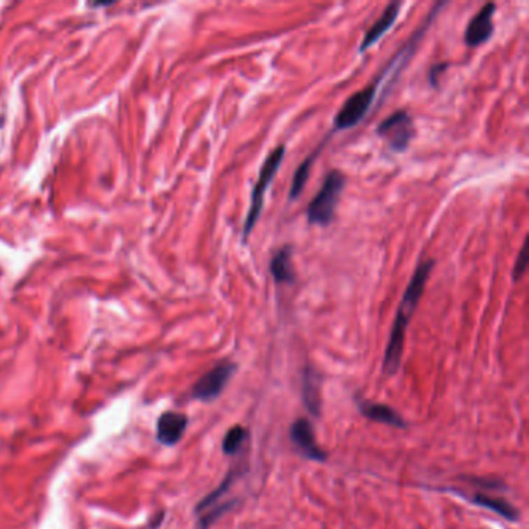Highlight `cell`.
Instances as JSON below:
<instances>
[{"label":"cell","instance_id":"cell-1","mask_svg":"<svg viewBox=\"0 0 529 529\" xmlns=\"http://www.w3.org/2000/svg\"><path fill=\"white\" fill-rule=\"evenodd\" d=\"M433 267H435L433 260H425L424 262L419 264L416 270H414V275L411 278L409 288H407L405 290L402 302H400L397 307L396 318L391 327L390 340H388L387 349H385L383 363H382V369L387 376L396 374L400 363H402L407 327H409L413 313L419 304V299L424 294L425 283L428 280V276H430V271L433 270Z\"/></svg>","mask_w":529,"mask_h":529},{"label":"cell","instance_id":"cell-2","mask_svg":"<svg viewBox=\"0 0 529 529\" xmlns=\"http://www.w3.org/2000/svg\"><path fill=\"white\" fill-rule=\"evenodd\" d=\"M284 155H285V146L280 145L267 155V159L262 163L258 181H256L255 187L252 190V197H250V209L247 213V218L244 220V230H242V242H247L248 236L252 234L253 228L256 227V224H258L261 211L264 209V197H266V191L270 187V183L274 182L278 169H280L281 163L284 160Z\"/></svg>","mask_w":529,"mask_h":529},{"label":"cell","instance_id":"cell-3","mask_svg":"<svg viewBox=\"0 0 529 529\" xmlns=\"http://www.w3.org/2000/svg\"><path fill=\"white\" fill-rule=\"evenodd\" d=\"M345 183L346 178L340 171L334 169L331 173H327L320 191L307 205L306 214L309 224L326 227L332 223L335 209H337L341 192L345 190Z\"/></svg>","mask_w":529,"mask_h":529},{"label":"cell","instance_id":"cell-4","mask_svg":"<svg viewBox=\"0 0 529 529\" xmlns=\"http://www.w3.org/2000/svg\"><path fill=\"white\" fill-rule=\"evenodd\" d=\"M385 80V71L382 70V73H379L376 80L365 85V87L359 92H355L351 97H349L345 104L340 107V111L337 112V115L334 117V126H332V135L337 131H345L349 129V127H354L355 125H359L360 121L367 115L368 111L371 109V106L376 101L379 90H381V84Z\"/></svg>","mask_w":529,"mask_h":529},{"label":"cell","instance_id":"cell-5","mask_svg":"<svg viewBox=\"0 0 529 529\" xmlns=\"http://www.w3.org/2000/svg\"><path fill=\"white\" fill-rule=\"evenodd\" d=\"M377 135L388 143L391 151L402 153L409 148L416 129L413 126V120L407 111H397L385 118L376 129Z\"/></svg>","mask_w":529,"mask_h":529},{"label":"cell","instance_id":"cell-6","mask_svg":"<svg viewBox=\"0 0 529 529\" xmlns=\"http://www.w3.org/2000/svg\"><path fill=\"white\" fill-rule=\"evenodd\" d=\"M236 371V363L233 362H220L209 373L204 374L192 387V397L202 402H211L220 396L227 383L230 382L232 376Z\"/></svg>","mask_w":529,"mask_h":529},{"label":"cell","instance_id":"cell-7","mask_svg":"<svg viewBox=\"0 0 529 529\" xmlns=\"http://www.w3.org/2000/svg\"><path fill=\"white\" fill-rule=\"evenodd\" d=\"M290 441L294 444L298 452L302 453L304 458L325 463L327 460V453L316 442V433H313L312 424L306 418L297 419L294 424L290 425Z\"/></svg>","mask_w":529,"mask_h":529},{"label":"cell","instance_id":"cell-8","mask_svg":"<svg viewBox=\"0 0 529 529\" xmlns=\"http://www.w3.org/2000/svg\"><path fill=\"white\" fill-rule=\"evenodd\" d=\"M497 10L495 3H486L467 24L464 31V41L470 48L486 44L494 34V14Z\"/></svg>","mask_w":529,"mask_h":529},{"label":"cell","instance_id":"cell-9","mask_svg":"<svg viewBox=\"0 0 529 529\" xmlns=\"http://www.w3.org/2000/svg\"><path fill=\"white\" fill-rule=\"evenodd\" d=\"M188 418L185 414L167 411L157 421V439L165 446H174L187 430Z\"/></svg>","mask_w":529,"mask_h":529},{"label":"cell","instance_id":"cell-10","mask_svg":"<svg viewBox=\"0 0 529 529\" xmlns=\"http://www.w3.org/2000/svg\"><path fill=\"white\" fill-rule=\"evenodd\" d=\"M302 397L307 411L318 418L321 413V377L312 367L303 369Z\"/></svg>","mask_w":529,"mask_h":529},{"label":"cell","instance_id":"cell-11","mask_svg":"<svg viewBox=\"0 0 529 529\" xmlns=\"http://www.w3.org/2000/svg\"><path fill=\"white\" fill-rule=\"evenodd\" d=\"M400 8H402V3L400 2H393L387 6V8H385L382 16L379 17L373 25H371V28L367 33H365L362 44H360V53L367 52L371 45H374L376 42L381 39L393 25H395V22L399 17Z\"/></svg>","mask_w":529,"mask_h":529},{"label":"cell","instance_id":"cell-12","mask_svg":"<svg viewBox=\"0 0 529 529\" xmlns=\"http://www.w3.org/2000/svg\"><path fill=\"white\" fill-rule=\"evenodd\" d=\"M357 405H359V410L363 414L365 418H368L369 421H374V423H381V424H387L393 425L397 428H405L407 423L400 414L391 409L390 405L385 404H376L371 402V400H357Z\"/></svg>","mask_w":529,"mask_h":529},{"label":"cell","instance_id":"cell-13","mask_svg":"<svg viewBox=\"0 0 529 529\" xmlns=\"http://www.w3.org/2000/svg\"><path fill=\"white\" fill-rule=\"evenodd\" d=\"M270 274L276 284H292L295 281L292 267V247L284 246L274 255L270 261Z\"/></svg>","mask_w":529,"mask_h":529},{"label":"cell","instance_id":"cell-14","mask_svg":"<svg viewBox=\"0 0 529 529\" xmlns=\"http://www.w3.org/2000/svg\"><path fill=\"white\" fill-rule=\"evenodd\" d=\"M470 502L477 506L486 507V509H489V511H494L500 517H503L509 521L519 520V509L517 507H514L505 498L491 497V495L483 494V492H477V494L472 495Z\"/></svg>","mask_w":529,"mask_h":529},{"label":"cell","instance_id":"cell-15","mask_svg":"<svg viewBox=\"0 0 529 529\" xmlns=\"http://www.w3.org/2000/svg\"><path fill=\"white\" fill-rule=\"evenodd\" d=\"M242 474H244V469H242V466H238V467H233L230 472H228L227 477L224 478V481L220 483V486H218L216 489H214L210 495H206L202 502H199L197 507H196V512L200 514L202 511H205L206 507H211L214 505H218V502L220 498H223L228 491L232 489L233 483L238 480L239 477H242Z\"/></svg>","mask_w":529,"mask_h":529},{"label":"cell","instance_id":"cell-16","mask_svg":"<svg viewBox=\"0 0 529 529\" xmlns=\"http://www.w3.org/2000/svg\"><path fill=\"white\" fill-rule=\"evenodd\" d=\"M326 140H323V143L321 145L317 146L316 151H313L307 159L302 163V165L298 167L297 173L294 176V181H292V187H290V191H289V199L290 200H295L299 197V195H302L303 190H304V185L307 182V178H309V174H311V168L313 165V160L317 159V155L321 153V149L325 148L326 145Z\"/></svg>","mask_w":529,"mask_h":529},{"label":"cell","instance_id":"cell-17","mask_svg":"<svg viewBox=\"0 0 529 529\" xmlns=\"http://www.w3.org/2000/svg\"><path fill=\"white\" fill-rule=\"evenodd\" d=\"M248 438V430L246 427L242 425H234L230 430L227 432L224 436V442H223V450L225 455H236L241 450V447L244 446V442Z\"/></svg>","mask_w":529,"mask_h":529},{"label":"cell","instance_id":"cell-18","mask_svg":"<svg viewBox=\"0 0 529 529\" xmlns=\"http://www.w3.org/2000/svg\"><path fill=\"white\" fill-rule=\"evenodd\" d=\"M236 502H238V500H234V502H227V503L214 505V507H213V509L210 512H206L205 516L200 517V520H199V529H210V526L214 523V521L223 517L227 511H230L232 507L236 505Z\"/></svg>","mask_w":529,"mask_h":529},{"label":"cell","instance_id":"cell-19","mask_svg":"<svg viewBox=\"0 0 529 529\" xmlns=\"http://www.w3.org/2000/svg\"><path fill=\"white\" fill-rule=\"evenodd\" d=\"M528 248H526V244L521 247L520 253L517 256V261H516V266H514V281L520 280L521 276H523L525 270H526V266H528Z\"/></svg>","mask_w":529,"mask_h":529},{"label":"cell","instance_id":"cell-20","mask_svg":"<svg viewBox=\"0 0 529 529\" xmlns=\"http://www.w3.org/2000/svg\"><path fill=\"white\" fill-rule=\"evenodd\" d=\"M449 66H450L449 62H439V64H435V66L430 69V71H428V83H430L433 87H438V84H439L438 78L442 71H446Z\"/></svg>","mask_w":529,"mask_h":529},{"label":"cell","instance_id":"cell-21","mask_svg":"<svg viewBox=\"0 0 529 529\" xmlns=\"http://www.w3.org/2000/svg\"><path fill=\"white\" fill-rule=\"evenodd\" d=\"M470 483H474L477 486H484L488 489H503L506 488V484L503 481L498 480H484V478H466Z\"/></svg>","mask_w":529,"mask_h":529}]
</instances>
